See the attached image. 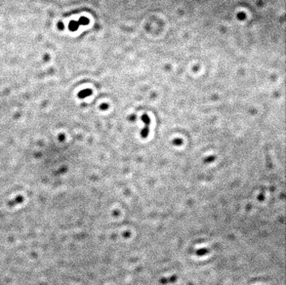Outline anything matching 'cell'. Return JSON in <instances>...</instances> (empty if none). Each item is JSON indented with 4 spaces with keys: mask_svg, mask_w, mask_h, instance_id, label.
Instances as JSON below:
<instances>
[{
    "mask_svg": "<svg viewBox=\"0 0 286 285\" xmlns=\"http://www.w3.org/2000/svg\"><path fill=\"white\" fill-rule=\"evenodd\" d=\"M143 120H144V122H145V130H144V132H143V136L145 137L148 135V124H150V118H148V116L146 115V114H144L143 115Z\"/></svg>",
    "mask_w": 286,
    "mask_h": 285,
    "instance_id": "obj_1",
    "label": "cell"
},
{
    "mask_svg": "<svg viewBox=\"0 0 286 285\" xmlns=\"http://www.w3.org/2000/svg\"><path fill=\"white\" fill-rule=\"evenodd\" d=\"M90 94H92V92L90 90H85V91H82V92H80L79 94H78V96H79V98H85V97H87L88 95H90Z\"/></svg>",
    "mask_w": 286,
    "mask_h": 285,
    "instance_id": "obj_2",
    "label": "cell"
}]
</instances>
